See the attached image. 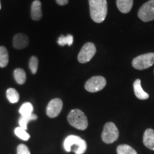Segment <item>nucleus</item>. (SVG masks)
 Segmentation results:
<instances>
[{
	"label": "nucleus",
	"mask_w": 154,
	"mask_h": 154,
	"mask_svg": "<svg viewBox=\"0 0 154 154\" xmlns=\"http://www.w3.org/2000/svg\"><path fill=\"white\" fill-rule=\"evenodd\" d=\"M88 2L91 19L96 23L103 22L107 15L106 0H88Z\"/></svg>",
	"instance_id": "1"
},
{
	"label": "nucleus",
	"mask_w": 154,
	"mask_h": 154,
	"mask_svg": "<svg viewBox=\"0 0 154 154\" xmlns=\"http://www.w3.org/2000/svg\"><path fill=\"white\" fill-rule=\"evenodd\" d=\"M63 149L67 152L73 151L76 154H83L86 151V142L85 140L75 135H70L63 141Z\"/></svg>",
	"instance_id": "2"
},
{
	"label": "nucleus",
	"mask_w": 154,
	"mask_h": 154,
	"mask_svg": "<svg viewBox=\"0 0 154 154\" xmlns=\"http://www.w3.org/2000/svg\"><path fill=\"white\" fill-rule=\"evenodd\" d=\"M69 123L79 130H85L88 127V120L86 115L79 109H73L69 113Z\"/></svg>",
	"instance_id": "3"
},
{
	"label": "nucleus",
	"mask_w": 154,
	"mask_h": 154,
	"mask_svg": "<svg viewBox=\"0 0 154 154\" xmlns=\"http://www.w3.org/2000/svg\"><path fill=\"white\" fill-rule=\"evenodd\" d=\"M119 132L116 125L112 122L106 123L102 132L101 138L106 143H112L118 139Z\"/></svg>",
	"instance_id": "4"
},
{
	"label": "nucleus",
	"mask_w": 154,
	"mask_h": 154,
	"mask_svg": "<svg viewBox=\"0 0 154 154\" xmlns=\"http://www.w3.org/2000/svg\"><path fill=\"white\" fill-rule=\"evenodd\" d=\"M154 64V53H148L138 56L134 59L132 65L138 70L149 68Z\"/></svg>",
	"instance_id": "5"
},
{
	"label": "nucleus",
	"mask_w": 154,
	"mask_h": 154,
	"mask_svg": "<svg viewBox=\"0 0 154 154\" xmlns=\"http://www.w3.org/2000/svg\"><path fill=\"white\" fill-rule=\"evenodd\" d=\"M106 81L105 78L101 76H93L89 79L85 84V88L86 91L94 93L101 91L106 86Z\"/></svg>",
	"instance_id": "6"
},
{
	"label": "nucleus",
	"mask_w": 154,
	"mask_h": 154,
	"mask_svg": "<svg viewBox=\"0 0 154 154\" xmlns=\"http://www.w3.org/2000/svg\"><path fill=\"white\" fill-rule=\"evenodd\" d=\"M96 52L95 45L91 42H87L83 46L78 55V60L80 63H84L88 62Z\"/></svg>",
	"instance_id": "7"
},
{
	"label": "nucleus",
	"mask_w": 154,
	"mask_h": 154,
	"mask_svg": "<svg viewBox=\"0 0 154 154\" xmlns=\"http://www.w3.org/2000/svg\"><path fill=\"white\" fill-rule=\"evenodd\" d=\"M138 17L143 22H148L154 19V0H150L140 7L138 13Z\"/></svg>",
	"instance_id": "8"
},
{
	"label": "nucleus",
	"mask_w": 154,
	"mask_h": 154,
	"mask_svg": "<svg viewBox=\"0 0 154 154\" xmlns=\"http://www.w3.org/2000/svg\"><path fill=\"white\" fill-rule=\"evenodd\" d=\"M63 102L60 99H54L49 101L47 107V114L50 118H55L61 113Z\"/></svg>",
	"instance_id": "9"
},
{
	"label": "nucleus",
	"mask_w": 154,
	"mask_h": 154,
	"mask_svg": "<svg viewBox=\"0 0 154 154\" xmlns=\"http://www.w3.org/2000/svg\"><path fill=\"white\" fill-rule=\"evenodd\" d=\"M29 37L24 34H17L13 39V45L17 49L26 48L29 45Z\"/></svg>",
	"instance_id": "10"
},
{
	"label": "nucleus",
	"mask_w": 154,
	"mask_h": 154,
	"mask_svg": "<svg viewBox=\"0 0 154 154\" xmlns=\"http://www.w3.org/2000/svg\"><path fill=\"white\" fill-rule=\"evenodd\" d=\"M31 16L33 20L38 21L42 17V4L40 1L36 0L32 5V10H31Z\"/></svg>",
	"instance_id": "11"
},
{
	"label": "nucleus",
	"mask_w": 154,
	"mask_h": 154,
	"mask_svg": "<svg viewBox=\"0 0 154 154\" xmlns=\"http://www.w3.org/2000/svg\"><path fill=\"white\" fill-rule=\"evenodd\" d=\"M143 141L146 147L154 151V131L153 129L149 128L146 130L143 134Z\"/></svg>",
	"instance_id": "12"
},
{
	"label": "nucleus",
	"mask_w": 154,
	"mask_h": 154,
	"mask_svg": "<svg viewBox=\"0 0 154 154\" xmlns=\"http://www.w3.org/2000/svg\"><path fill=\"white\" fill-rule=\"evenodd\" d=\"M134 90L135 95L138 99L140 100H146L149 98V94L143 91V88L141 87V82L140 79H136L134 84Z\"/></svg>",
	"instance_id": "13"
},
{
	"label": "nucleus",
	"mask_w": 154,
	"mask_h": 154,
	"mask_svg": "<svg viewBox=\"0 0 154 154\" xmlns=\"http://www.w3.org/2000/svg\"><path fill=\"white\" fill-rule=\"evenodd\" d=\"M133 0H116V5L121 12L128 13L133 7Z\"/></svg>",
	"instance_id": "14"
},
{
	"label": "nucleus",
	"mask_w": 154,
	"mask_h": 154,
	"mask_svg": "<svg viewBox=\"0 0 154 154\" xmlns=\"http://www.w3.org/2000/svg\"><path fill=\"white\" fill-rule=\"evenodd\" d=\"M34 111L33 106L29 102H25L21 106L19 112L22 116H28L32 115Z\"/></svg>",
	"instance_id": "15"
},
{
	"label": "nucleus",
	"mask_w": 154,
	"mask_h": 154,
	"mask_svg": "<svg viewBox=\"0 0 154 154\" xmlns=\"http://www.w3.org/2000/svg\"><path fill=\"white\" fill-rule=\"evenodd\" d=\"M9 62V54L5 47H0V67L7 66Z\"/></svg>",
	"instance_id": "16"
},
{
	"label": "nucleus",
	"mask_w": 154,
	"mask_h": 154,
	"mask_svg": "<svg viewBox=\"0 0 154 154\" xmlns=\"http://www.w3.org/2000/svg\"><path fill=\"white\" fill-rule=\"evenodd\" d=\"M37 119V116L34 113H32V115L28 116H21V118L19 120V127L24 128V130L27 129V124L31 121L36 120Z\"/></svg>",
	"instance_id": "17"
},
{
	"label": "nucleus",
	"mask_w": 154,
	"mask_h": 154,
	"mask_svg": "<svg viewBox=\"0 0 154 154\" xmlns=\"http://www.w3.org/2000/svg\"><path fill=\"white\" fill-rule=\"evenodd\" d=\"M14 76L15 78L16 82L18 83L19 84H24L26 79V73H25L24 70L22 69H15L14 72Z\"/></svg>",
	"instance_id": "18"
},
{
	"label": "nucleus",
	"mask_w": 154,
	"mask_h": 154,
	"mask_svg": "<svg viewBox=\"0 0 154 154\" xmlns=\"http://www.w3.org/2000/svg\"><path fill=\"white\" fill-rule=\"evenodd\" d=\"M7 98L11 103H15L19 101V95L16 89L13 88H8L7 91Z\"/></svg>",
	"instance_id": "19"
},
{
	"label": "nucleus",
	"mask_w": 154,
	"mask_h": 154,
	"mask_svg": "<svg viewBox=\"0 0 154 154\" xmlns=\"http://www.w3.org/2000/svg\"><path fill=\"white\" fill-rule=\"evenodd\" d=\"M117 153L118 154H138L136 150L133 149L131 146L123 144L117 147Z\"/></svg>",
	"instance_id": "20"
},
{
	"label": "nucleus",
	"mask_w": 154,
	"mask_h": 154,
	"mask_svg": "<svg viewBox=\"0 0 154 154\" xmlns=\"http://www.w3.org/2000/svg\"><path fill=\"white\" fill-rule=\"evenodd\" d=\"M57 42L59 44V45L61 46V47H63L65 45L72 46L73 42H74V36L71 35V34H68L66 36L61 35L59 36Z\"/></svg>",
	"instance_id": "21"
},
{
	"label": "nucleus",
	"mask_w": 154,
	"mask_h": 154,
	"mask_svg": "<svg viewBox=\"0 0 154 154\" xmlns=\"http://www.w3.org/2000/svg\"><path fill=\"white\" fill-rule=\"evenodd\" d=\"M14 134L17 137L23 140H25V141H26V140H28L30 138V135L26 131V130L21 128V127H17L15 128Z\"/></svg>",
	"instance_id": "22"
},
{
	"label": "nucleus",
	"mask_w": 154,
	"mask_h": 154,
	"mask_svg": "<svg viewBox=\"0 0 154 154\" xmlns=\"http://www.w3.org/2000/svg\"><path fill=\"white\" fill-rule=\"evenodd\" d=\"M38 65V60L37 57H34V56L31 57L29 60V69L31 72H32V73L33 74H35L36 72H37Z\"/></svg>",
	"instance_id": "23"
},
{
	"label": "nucleus",
	"mask_w": 154,
	"mask_h": 154,
	"mask_svg": "<svg viewBox=\"0 0 154 154\" xmlns=\"http://www.w3.org/2000/svg\"><path fill=\"white\" fill-rule=\"evenodd\" d=\"M17 153V154H31L29 148L24 144H20L18 146Z\"/></svg>",
	"instance_id": "24"
},
{
	"label": "nucleus",
	"mask_w": 154,
	"mask_h": 154,
	"mask_svg": "<svg viewBox=\"0 0 154 154\" xmlns=\"http://www.w3.org/2000/svg\"><path fill=\"white\" fill-rule=\"evenodd\" d=\"M58 5L63 6V5H66L67 3H68L69 0H56Z\"/></svg>",
	"instance_id": "25"
},
{
	"label": "nucleus",
	"mask_w": 154,
	"mask_h": 154,
	"mask_svg": "<svg viewBox=\"0 0 154 154\" xmlns=\"http://www.w3.org/2000/svg\"><path fill=\"white\" fill-rule=\"evenodd\" d=\"M0 9H1V3H0Z\"/></svg>",
	"instance_id": "26"
}]
</instances>
